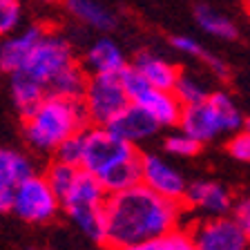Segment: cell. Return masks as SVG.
Instances as JSON below:
<instances>
[{
    "mask_svg": "<svg viewBox=\"0 0 250 250\" xmlns=\"http://www.w3.org/2000/svg\"><path fill=\"white\" fill-rule=\"evenodd\" d=\"M226 150L232 156L234 161L239 163H250V132L241 127L239 132L230 134L228 143H226Z\"/></svg>",
    "mask_w": 250,
    "mask_h": 250,
    "instance_id": "30",
    "label": "cell"
},
{
    "mask_svg": "<svg viewBox=\"0 0 250 250\" xmlns=\"http://www.w3.org/2000/svg\"><path fill=\"white\" fill-rule=\"evenodd\" d=\"M174 96L181 101V105H197L201 101H206L210 96V89L206 87L201 78L192 76V74H179L177 85H174Z\"/></svg>",
    "mask_w": 250,
    "mask_h": 250,
    "instance_id": "25",
    "label": "cell"
},
{
    "mask_svg": "<svg viewBox=\"0 0 250 250\" xmlns=\"http://www.w3.org/2000/svg\"><path fill=\"white\" fill-rule=\"evenodd\" d=\"M183 206L197 210L206 217H226L234 208V197L224 183L201 179V181L188 183Z\"/></svg>",
    "mask_w": 250,
    "mask_h": 250,
    "instance_id": "11",
    "label": "cell"
},
{
    "mask_svg": "<svg viewBox=\"0 0 250 250\" xmlns=\"http://www.w3.org/2000/svg\"><path fill=\"white\" fill-rule=\"evenodd\" d=\"M141 74L143 78L147 81L150 87H156V89H174L177 85V78H179V67L177 65H172L170 61L166 58L156 56V54H150V52H141L136 56V61L132 62Z\"/></svg>",
    "mask_w": 250,
    "mask_h": 250,
    "instance_id": "17",
    "label": "cell"
},
{
    "mask_svg": "<svg viewBox=\"0 0 250 250\" xmlns=\"http://www.w3.org/2000/svg\"><path fill=\"white\" fill-rule=\"evenodd\" d=\"M119 76H121V83H123L127 96H130V101H134L136 96L143 92V89L150 87V85H147V81L143 78V74H141L139 69L134 67V65H127V67H125L123 72L119 74Z\"/></svg>",
    "mask_w": 250,
    "mask_h": 250,
    "instance_id": "31",
    "label": "cell"
},
{
    "mask_svg": "<svg viewBox=\"0 0 250 250\" xmlns=\"http://www.w3.org/2000/svg\"><path fill=\"white\" fill-rule=\"evenodd\" d=\"M244 130H248V132H250V119H246V121H244Z\"/></svg>",
    "mask_w": 250,
    "mask_h": 250,
    "instance_id": "33",
    "label": "cell"
},
{
    "mask_svg": "<svg viewBox=\"0 0 250 250\" xmlns=\"http://www.w3.org/2000/svg\"><path fill=\"white\" fill-rule=\"evenodd\" d=\"M188 232L194 250H250V234L230 214L203 217Z\"/></svg>",
    "mask_w": 250,
    "mask_h": 250,
    "instance_id": "9",
    "label": "cell"
},
{
    "mask_svg": "<svg viewBox=\"0 0 250 250\" xmlns=\"http://www.w3.org/2000/svg\"><path fill=\"white\" fill-rule=\"evenodd\" d=\"M87 81H89V74L83 69V65L74 62V65H69L65 72H61L49 83L47 96H62V99L81 101L85 87H87Z\"/></svg>",
    "mask_w": 250,
    "mask_h": 250,
    "instance_id": "21",
    "label": "cell"
},
{
    "mask_svg": "<svg viewBox=\"0 0 250 250\" xmlns=\"http://www.w3.org/2000/svg\"><path fill=\"white\" fill-rule=\"evenodd\" d=\"M127 67L125 54L114 41L101 38L96 41L83 56V69L89 76L96 74H121Z\"/></svg>",
    "mask_w": 250,
    "mask_h": 250,
    "instance_id": "16",
    "label": "cell"
},
{
    "mask_svg": "<svg viewBox=\"0 0 250 250\" xmlns=\"http://www.w3.org/2000/svg\"><path fill=\"white\" fill-rule=\"evenodd\" d=\"M45 34V27H27V29L18 31V34H11L5 41L0 42V74H14L18 69L25 67L29 54L34 52L36 42L42 38Z\"/></svg>",
    "mask_w": 250,
    "mask_h": 250,
    "instance_id": "13",
    "label": "cell"
},
{
    "mask_svg": "<svg viewBox=\"0 0 250 250\" xmlns=\"http://www.w3.org/2000/svg\"><path fill=\"white\" fill-rule=\"evenodd\" d=\"M9 94L14 105L18 107V112L25 116L45 99L47 89L38 83L36 78H31L29 74H25L21 69V72H14L9 76Z\"/></svg>",
    "mask_w": 250,
    "mask_h": 250,
    "instance_id": "18",
    "label": "cell"
},
{
    "mask_svg": "<svg viewBox=\"0 0 250 250\" xmlns=\"http://www.w3.org/2000/svg\"><path fill=\"white\" fill-rule=\"evenodd\" d=\"M139 154L136 146L121 139L107 125H87L83 130V159L81 167L94 177H101L116 163Z\"/></svg>",
    "mask_w": 250,
    "mask_h": 250,
    "instance_id": "5",
    "label": "cell"
},
{
    "mask_svg": "<svg viewBox=\"0 0 250 250\" xmlns=\"http://www.w3.org/2000/svg\"><path fill=\"white\" fill-rule=\"evenodd\" d=\"M172 47L177 49V52H181L183 56H190V58H197V61H201L206 67L210 69V72H214L217 76L226 78L228 76V65H226L224 61L219 56H214V54H210L206 47L201 45V42L197 41V38H190V36H172L170 38Z\"/></svg>",
    "mask_w": 250,
    "mask_h": 250,
    "instance_id": "23",
    "label": "cell"
},
{
    "mask_svg": "<svg viewBox=\"0 0 250 250\" xmlns=\"http://www.w3.org/2000/svg\"><path fill=\"white\" fill-rule=\"evenodd\" d=\"M244 116L232 96L226 92H210L206 101L197 105H186L179 121V130L197 139L199 143H210L221 134H234L244 127Z\"/></svg>",
    "mask_w": 250,
    "mask_h": 250,
    "instance_id": "3",
    "label": "cell"
},
{
    "mask_svg": "<svg viewBox=\"0 0 250 250\" xmlns=\"http://www.w3.org/2000/svg\"><path fill=\"white\" fill-rule=\"evenodd\" d=\"M163 147H166L167 154L188 159V156L199 154V150H201L203 146L199 143L197 139H192L190 134H186L183 130H177V132H172V134L166 136V141H163Z\"/></svg>",
    "mask_w": 250,
    "mask_h": 250,
    "instance_id": "27",
    "label": "cell"
},
{
    "mask_svg": "<svg viewBox=\"0 0 250 250\" xmlns=\"http://www.w3.org/2000/svg\"><path fill=\"white\" fill-rule=\"evenodd\" d=\"M65 7H67V11L76 21H81L83 25L92 27V29L109 31L114 29L116 25L114 14L109 9H105L96 0H65Z\"/></svg>",
    "mask_w": 250,
    "mask_h": 250,
    "instance_id": "20",
    "label": "cell"
},
{
    "mask_svg": "<svg viewBox=\"0 0 250 250\" xmlns=\"http://www.w3.org/2000/svg\"><path fill=\"white\" fill-rule=\"evenodd\" d=\"M194 18H197V25L201 27L206 34L214 38H221V41H234L239 36V29L230 21L228 16H224L221 11H217L210 5H197L194 7Z\"/></svg>",
    "mask_w": 250,
    "mask_h": 250,
    "instance_id": "22",
    "label": "cell"
},
{
    "mask_svg": "<svg viewBox=\"0 0 250 250\" xmlns=\"http://www.w3.org/2000/svg\"><path fill=\"white\" fill-rule=\"evenodd\" d=\"M183 203L163 199L143 183L105 199V241L109 250H123L154 239L181 226Z\"/></svg>",
    "mask_w": 250,
    "mask_h": 250,
    "instance_id": "1",
    "label": "cell"
},
{
    "mask_svg": "<svg viewBox=\"0 0 250 250\" xmlns=\"http://www.w3.org/2000/svg\"><path fill=\"white\" fill-rule=\"evenodd\" d=\"M141 183L163 199L177 203H183L188 190L186 177L159 154H141Z\"/></svg>",
    "mask_w": 250,
    "mask_h": 250,
    "instance_id": "10",
    "label": "cell"
},
{
    "mask_svg": "<svg viewBox=\"0 0 250 250\" xmlns=\"http://www.w3.org/2000/svg\"><path fill=\"white\" fill-rule=\"evenodd\" d=\"M22 134L31 150L54 154L69 136L83 132L89 125L83 103L62 96H45L29 114L22 116Z\"/></svg>",
    "mask_w": 250,
    "mask_h": 250,
    "instance_id": "2",
    "label": "cell"
},
{
    "mask_svg": "<svg viewBox=\"0 0 250 250\" xmlns=\"http://www.w3.org/2000/svg\"><path fill=\"white\" fill-rule=\"evenodd\" d=\"M34 172V163L27 154L0 146V212H7L11 208L18 186Z\"/></svg>",
    "mask_w": 250,
    "mask_h": 250,
    "instance_id": "12",
    "label": "cell"
},
{
    "mask_svg": "<svg viewBox=\"0 0 250 250\" xmlns=\"http://www.w3.org/2000/svg\"><path fill=\"white\" fill-rule=\"evenodd\" d=\"M81 103L89 119V125H109V121L119 112H123L132 101L121 83L119 74H96L89 76Z\"/></svg>",
    "mask_w": 250,
    "mask_h": 250,
    "instance_id": "6",
    "label": "cell"
},
{
    "mask_svg": "<svg viewBox=\"0 0 250 250\" xmlns=\"http://www.w3.org/2000/svg\"><path fill=\"white\" fill-rule=\"evenodd\" d=\"M58 210H61V199L52 190L49 181L45 174L34 172L18 186L9 212L27 224H47L56 217Z\"/></svg>",
    "mask_w": 250,
    "mask_h": 250,
    "instance_id": "7",
    "label": "cell"
},
{
    "mask_svg": "<svg viewBox=\"0 0 250 250\" xmlns=\"http://www.w3.org/2000/svg\"><path fill=\"white\" fill-rule=\"evenodd\" d=\"M74 62H76V58H74V49L67 38L61 36V34H54V31H45L42 38L34 47V52L27 58L22 72L29 74L31 78H36L38 83L47 89L54 78Z\"/></svg>",
    "mask_w": 250,
    "mask_h": 250,
    "instance_id": "8",
    "label": "cell"
},
{
    "mask_svg": "<svg viewBox=\"0 0 250 250\" xmlns=\"http://www.w3.org/2000/svg\"><path fill=\"white\" fill-rule=\"evenodd\" d=\"M123 250H194V244L188 230L177 228V230H170V232L161 234V237L141 241V244L123 248Z\"/></svg>",
    "mask_w": 250,
    "mask_h": 250,
    "instance_id": "24",
    "label": "cell"
},
{
    "mask_svg": "<svg viewBox=\"0 0 250 250\" xmlns=\"http://www.w3.org/2000/svg\"><path fill=\"white\" fill-rule=\"evenodd\" d=\"M54 159L62 163H72V166L81 167V159H83V132L69 136L67 141H62L54 152Z\"/></svg>",
    "mask_w": 250,
    "mask_h": 250,
    "instance_id": "29",
    "label": "cell"
},
{
    "mask_svg": "<svg viewBox=\"0 0 250 250\" xmlns=\"http://www.w3.org/2000/svg\"><path fill=\"white\" fill-rule=\"evenodd\" d=\"M78 172H81V167L78 166L62 163V161H56V159H54V161L47 166V170H45V179L49 181V186H52V190L56 192V197L61 199L62 194L74 186Z\"/></svg>",
    "mask_w": 250,
    "mask_h": 250,
    "instance_id": "26",
    "label": "cell"
},
{
    "mask_svg": "<svg viewBox=\"0 0 250 250\" xmlns=\"http://www.w3.org/2000/svg\"><path fill=\"white\" fill-rule=\"evenodd\" d=\"M42 2H56V0H42Z\"/></svg>",
    "mask_w": 250,
    "mask_h": 250,
    "instance_id": "34",
    "label": "cell"
},
{
    "mask_svg": "<svg viewBox=\"0 0 250 250\" xmlns=\"http://www.w3.org/2000/svg\"><path fill=\"white\" fill-rule=\"evenodd\" d=\"M248 5H250V0H248Z\"/></svg>",
    "mask_w": 250,
    "mask_h": 250,
    "instance_id": "35",
    "label": "cell"
},
{
    "mask_svg": "<svg viewBox=\"0 0 250 250\" xmlns=\"http://www.w3.org/2000/svg\"><path fill=\"white\" fill-rule=\"evenodd\" d=\"M132 103H136L139 107L146 109L147 114L159 123V127H177L179 121H181L183 105L174 96V92H170V89L147 87Z\"/></svg>",
    "mask_w": 250,
    "mask_h": 250,
    "instance_id": "15",
    "label": "cell"
},
{
    "mask_svg": "<svg viewBox=\"0 0 250 250\" xmlns=\"http://www.w3.org/2000/svg\"><path fill=\"white\" fill-rule=\"evenodd\" d=\"M22 18L21 0H0V38L11 36Z\"/></svg>",
    "mask_w": 250,
    "mask_h": 250,
    "instance_id": "28",
    "label": "cell"
},
{
    "mask_svg": "<svg viewBox=\"0 0 250 250\" xmlns=\"http://www.w3.org/2000/svg\"><path fill=\"white\" fill-rule=\"evenodd\" d=\"M105 199L107 192L94 174L81 167L74 186L61 197V210L89 241H105Z\"/></svg>",
    "mask_w": 250,
    "mask_h": 250,
    "instance_id": "4",
    "label": "cell"
},
{
    "mask_svg": "<svg viewBox=\"0 0 250 250\" xmlns=\"http://www.w3.org/2000/svg\"><path fill=\"white\" fill-rule=\"evenodd\" d=\"M101 181V186L105 188L107 194L121 192L127 188H134L141 183V152L134 154L127 161L116 163L114 167H109L107 172H103L101 177H96Z\"/></svg>",
    "mask_w": 250,
    "mask_h": 250,
    "instance_id": "19",
    "label": "cell"
},
{
    "mask_svg": "<svg viewBox=\"0 0 250 250\" xmlns=\"http://www.w3.org/2000/svg\"><path fill=\"white\" fill-rule=\"evenodd\" d=\"M232 217L237 219V224L250 234V197L241 199V201H234Z\"/></svg>",
    "mask_w": 250,
    "mask_h": 250,
    "instance_id": "32",
    "label": "cell"
},
{
    "mask_svg": "<svg viewBox=\"0 0 250 250\" xmlns=\"http://www.w3.org/2000/svg\"><path fill=\"white\" fill-rule=\"evenodd\" d=\"M107 127L112 132H116L121 139L130 141L132 146H139V143L152 139L159 132V123L136 103H130L123 112H119L114 119L109 121Z\"/></svg>",
    "mask_w": 250,
    "mask_h": 250,
    "instance_id": "14",
    "label": "cell"
}]
</instances>
